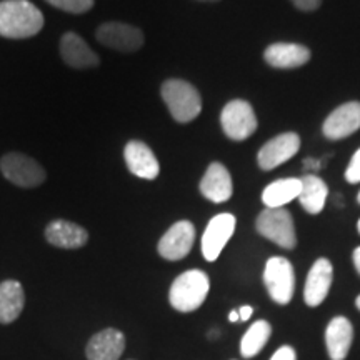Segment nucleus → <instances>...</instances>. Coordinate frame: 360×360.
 Here are the masks:
<instances>
[{"label":"nucleus","instance_id":"obj_1","mask_svg":"<svg viewBox=\"0 0 360 360\" xmlns=\"http://www.w3.org/2000/svg\"><path fill=\"white\" fill-rule=\"evenodd\" d=\"M44 27V15L29 0L0 2V35L6 39H29Z\"/></svg>","mask_w":360,"mask_h":360},{"label":"nucleus","instance_id":"obj_2","mask_svg":"<svg viewBox=\"0 0 360 360\" xmlns=\"http://www.w3.org/2000/svg\"><path fill=\"white\" fill-rule=\"evenodd\" d=\"M210 290L209 276L202 270H187L175 278L169 292L170 305L179 312H193L205 302Z\"/></svg>","mask_w":360,"mask_h":360},{"label":"nucleus","instance_id":"obj_3","mask_svg":"<svg viewBox=\"0 0 360 360\" xmlns=\"http://www.w3.org/2000/svg\"><path fill=\"white\" fill-rule=\"evenodd\" d=\"M162 98L170 112V115L180 124L192 122L202 110V98L199 90L192 84L180 79H170L162 84Z\"/></svg>","mask_w":360,"mask_h":360},{"label":"nucleus","instance_id":"obj_4","mask_svg":"<svg viewBox=\"0 0 360 360\" xmlns=\"http://www.w3.org/2000/svg\"><path fill=\"white\" fill-rule=\"evenodd\" d=\"M257 232L260 236L272 240L274 244H277L282 249H294L297 245V237H295V227H294V219L289 210L282 209H265L260 212L255 222Z\"/></svg>","mask_w":360,"mask_h":360},{"label":"nucleus","instance_id":"obj_5","mask_svg":"<svg viewBox=\"0 0 360 360\" xmlns=\"http://www.w3.org/2000/svg\"><path fill=\"white\" fill-rule=\"evenodd\" d=\"M220 124H222L224 134L231 141L242 142L249 139L257 130V117L247 101L236 98L231 101L222 109L220 114Z\"/></svg>","mask_w":360,"mask_h":360},{"label":"nucleus","instance_id":"obj_6","mask_svg":"<svg viewBox=\"0 0 360 360\" xmlns=\"http://www.w3.org/2000/svg\"><path fill=\"white\" fill-rule=\"evenodd\" d=\"M264 283L274 302L287 305L295 292V274L285 257H272L264 269Z\"/></svg>","mask_w":360,"mask_h":360},{"label":"nucleus","instance_id":"obj_7","mask_svg":"<svg viewBox=\"0 0 360 360\" xmlns=\"http://www.w3.org/2000/svg\"><path fill=\"white\" fill-rule=\"evenodd\" d=\"M0 170L8 182L24 188H32L42 186L45 180V170L39 162L32 157L11 152L6 154L0 160Z\"/></svg>","mask_w":360,"mask_h":360},{"label":"nucleus","instance_id":"obj_8","mask_svg":"<svg viewBox=\"0 0 360 360\" xmlns=\"http://www.w3.org/2000/svg\"><path fill=\"white\" fill-rule=\"evenodd\" d=\"M96 37L105 47L119 52H137L143 45V32L124 22H107L97 29Z\"/></svg>","mask_w":360,"mask_h":360},{"label":"nucleus","instance_id":"obj_9","mask_svg":"<svg viewBox=\"0 0 360 360\" xmlns=\"http://www.w3.org/2000/svg\"><path fill=\"white\" fill-rule=\"evenodd\" d=\"M195 242V227L188 220L174 224L159 240L157 250L165 260H180L191 254Z\"/></svg>","mask_w":360,"mask_h":360},{"label":"nucleus","instance_id":"obj_10","mask_svg":"<svg viewBox=\"0 0 360 360\" xmlns=\"http://www.w3.org/2000/svg\"><path fill=\"white\" fill-rule=\"evenodd\" d=\"M236 224L237 220L232 214H219L210 220L202 236V254L205 260L214 262L219 259L220 252L236 232Z\"/></svg>","mask_w":360,"mask_h":360},{"label":"nucleus","instance_id":"obj_11","mask_svg":"<svg viewBox=\"0 0 360 360\" xmlns=\"http://www.w3.org/2000/svg\"><path fill=\"white\" fill-rule=\"evenodd\" d=\"M300 148V137L294 132H285L270 139L259 150L257 162L262 170H272L290 160Z\"/></svg>","mask_w":360,"mask_h":360},{"label":"nucleus","instance_id":"obj_12","mask_svg":"<svg viewBox=\"0 0 360 360\" xmlns=\"http://www.w3.org/2000/svg\"><path fill=\"white\" fill-rule=\"evenodd\" d=\"M360 129V102H347L337 107L323 122L322 132L330 141H340Z\"/></svg>","mask_w":360,"mask_h":360},{"label":"nucleus","instance_id":"obj_13","mask_svg":"<svg viewBox=\"0 0 360 360\" xmlns=\"http://www.w3.org/2000/svg\"><path fill=\"white\" fill-rule=\"evenodd\" d=\"M332 278H334V269L327 259L315 260L310 269L307 281H305L304 300L310 307L321 305L330 290Z\"/></svg>","mask_w":360,"mask_h":360},{"label":"nucleus","instance_id":"obj_14","mask_svg":"<svg viewBox=\"0 0 360 360\" xmlns=\"http://www.w3.org/2000/svg\"><path fill=\"white\" fill-rule=\"evenodd\" d=\"M125 164L130 174L146 180H154L160 172L159 160L155 159L150 147L141 141H130L124 150Z\"/></svg>","mask_w":360,"mask_h":360},{"label":"nucleus","instance_id":"obj_15","mask_svg":"<svg viewBox=\"0 0 360 360\" xmlns=\"http://www.w3.org/2000/svg\"><path fill=\"white\" fill-rule=\"evenodd\" d=\"M264 58L274 69H297L310 60V51L300 44L277 42L265 49Z\"/></svg>","mask_w":360,"mask_h":360},{"label":"nucleus","instance_id":"obj_16","mask_svg":"<svg viewBox=\"0 0 360 360\" xmlns=\"http://www.w3.org/2000/svg\"><path fill=\"white\" fill-rule=\"evenodd\" d=\"M60 56L67 65L74 69H90L101 64V58L87 42L74 32H67L60 39Z\"/></svg>","mask_w":360,"mask_h":360},{"label":"nucleus","instance_id":"obj_17","mask_svg":"<svg viewBox=\"0 0 360 360\" xmlns=\"http://www.w3.org/2000/svg\"><path fill=\"white\" fill-rule=\"evenodd\" d=\"M232 177L229 170L219 162L209 165L204 177L200 180V192L205 199L214 204H222L232 197Z\"/></svg>","mask_w":360,"mask_h":360},{"label":"nucleus","instance_id":"obj_18","mask_svg":"<svg viewBox=\"0 0 360 360\" xmlns=\"http://www.w3.org/2000/svg\"><path fill=\"white\" fill-rule=\"evenodd\" d=\"M125 350V337L117 328H105L89 340V360H119Z\"/></svg>","mask_w":360,"mask_h":360},{"label":"nucleus","instance_id":"obj_19","mask_svg":"<svg viewBox=\"0 0 360 360\" xmlns=\"http://www.w3.org/2000/svg\"><path fill=\"white\" fill-rule=\"evenodd\" d=\"M45 238L58 249H80L87 244L89 233L84 227L69 220H53L45 229Z\"/></svg>","mask_w":360,"mask_h":360},{"label":"nucleus","instance_id":"obj_20","mask_svg":"<svg viewBox=\"0 0 360 360\" xmlns=\"http://www.w3.org/2000/svg\"><path fill=\"white\" fill-rule=\"evenodd\" d=\"M354 340V328L349 319L334 317L326 330V345L330 360H344Z\"/></svg>","mask_w":360,"mask_h":360},{"label":"nucleus","instance_id":"obj_21","mask_svg":"<svg viewBox=\"0 0 360 360\" xmlns=\"http://www.w3.org/2000/svg\"><path fill=\"white\" fill-rule=\"evenodd\" d=\"M25 305V294L20 282L6 281L0 283V323H12L19 319Z\"/></svg>","mask_w":360,"mask_h":360},{"label":"nucleus","instance_id":"obj_22","mask_svg":"<svg viewBox=\"0 0 360 360\" xmlns=\"http://www.w3.org/2000/svg\"><path fill=\"white\" fill-rule=\"evenodd\" d=\"M302 182V191H300L299 202L304 207L305 212L321 214L326 207V200L328 195V187L321 177L314 174H307L300 179Z\"/></svg>","mask_w":360,"mask_h":360},{"label":"nucleus","instance_id":"obj_23","mask_svg":"<svg viewBox=\"0 0 360 360\" xmlns=\"http://www.w3.org/2000/svg\"><path fill=\"white\" fill-rule=\"evenodd\" d=\"M300 191H302V182L300 179H281L274 180L270 186L264 188L262 202L269 209H278V207L287 205L294 199H299Z\"/></svg>","mask_w":360,"mask_h":360},{"label":"nucleus","instance_id":"obj_24","mask_svg":"<svg viewBox=\"0 0 360 360\" xmlns=\"http://www.w3.org/2000/svg\"><path fill=\"white\" fill-rule=\"evenodd\" d=\"M272 334V327L267 321H257L249 327V330L245 332V335L240 340V354L242 357L250 359L255 357L260 350L264 349V345L267 344Z\"/></svg>","mask_w":360,"mask_h":360},{"label":"nucleus","instance_id":"obj_25","mask_svg":"<svg viewBox=\"0 0 360 360\" xmlns=\"http://www.w3.org/2000/svg\"><path fill=\"white\" fill-rule=\"evenodd\" d=\"M45 2L69 13H85L94 7V0H45Z\"/></svg>","mask_w":360,"mask_h":360},{"label":"nucleus","instance_id":"obj_26","mask_svg":"<svg viewBox=\"0 0 360 360\" xmlns=\"http://www.w3.org/2000/svg\"><path fill=\"white\" fill-rule=\"evenodd\" d=\"M345 179L350 184H359L360 182V148L355 152L352 160H350L347 170H345Z\"/></svg>","mask_w":360,"mask_h":360},{"label":"nucleus","instance_id":"obj_27","mask_svg":"<svg viewBox=\"0 0 360 360\" xmlns=\"http://www.w3.org/2000/svg\"><path fill=\"white\" fill-rule=\"evenodd\" d=\"M294 6L302 12H314L321 7L322 0H290Z\"/></svg>","mask_w":360,"mask_h":360},{"label":"nucleus","instance_id":"obj_28","mask_svg":"<svg viewBox=\"0 0 360 360\" xmlns=\"http://www.w3.org/2000/svg\"><path fill=\"white\" fill-rule=\"evenodd\" d=\"M270 360H297V354L290 345H283V347L278 349L277 352L270 357Z\"/></svg>","mask_w":360,"mask_h":360},{"label":"nucleus","instance_id":"obj_29","mask_svg":"<svg viewBox=\"0 0 360 360\" xmlns=\"http://www.w3.org/2000/svg\"><path fill=\"white\" fill-rule=\"evenodd\" d=\"M252 314H254V309H252L250 305H242V307L238 309V315H240V321H249Z\"/></svg>","mask_w":360,"mask_h":360},{"label":"nucleus","instance_id":"obj_30","mask_svg":"<svg viewBox=\"0 0 360 360\" xmlns=\"http://www.w3.org/2000/svg\"><path fill=\"white\" fill-rule=\"evenodd\" d=\"M304 165L310 170H319L323 165V162L321 160H315V159H305L304 160Z\"/></svg>","mask_w":360,"mask_h":360},{"label":"nucleus","instance_id":"obj_31","mask_svg":"<svg viewBox=\"0 0 360 360\" xmlns=\"http://www.w3.org/2000/svg\"><path fill=\"white\" fill-rule=\"evenodd\" d=\"M352 259H354V265H355V269H357V272L360 274V247H357V249L354 250Z\"/></svg>","mask_w":360,"mask_h":360},{"label":"nucleus","instance_id":"obj_32","mask_svg":"<svg viewBox=\"0 0 360 360\" xmlns=\"http://www.w3.org/2000/svg\"><path fill=\"white\" fill-rule=\"evenodd\" d=\"M229 321H231V322L240 321V315H238V310H232V312L229 314Z\"/></svg>","mask_w":360,"mask_h":360},{"label":"nucleus","instance_id":"obj_33","mask_svg":"<svg viewBox=\"0 0 360 360\" xmlns=\"http://www.w3.org/2000/svg\"><path fill=\"white\" fill-rule=\"evenodd\" d=\"M355 305H357V309L360 310V295L357 297V300H355Z\"/></svg>","mask_w":360,"mask_h":360},{"label":"nucleus","instance_id":"obj_34","mask_svg":"<svg viewBox=\"0 0 360 360\" xmlns=\"http://www.w3.org/2000/svg\"><path fill=\"white\" fill-rule=\"evenodd\" d=\"M199 2H219V0H199Z\"/></svg>","mask_w":360,"mask_h":360},{"label":"nucleus","instance_id":"obj_35","mask_svg":"<svg viewBox=\"0 0 360 360\" xmlns=\"http://www.w3.org/2000/svg\"><path fill=\"white\" fill-rule=\"evenodd\" d=\"M357 231L360 232V220H359V224H357Z\"/></svg>","mask_w":360,"mask_h":360},{"label":"nucleus","instance_id":"obj_36","mask_svg":"<svg viewBox=\"0 0 360 360\" xmlns=\"http://www.w3.org/2000/svg\"><path fill=\"white\" fill-rule=\"evenodd\" d=\"M357 202L360 204V192H359V195H357Z\"/></svg>","mask_w":360,"mask_h":360}]
</instances>
